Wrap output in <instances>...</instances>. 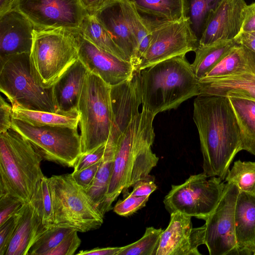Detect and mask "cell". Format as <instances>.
<instances>
[{
  "label": "cell",
  "mask_w": 255,
  "mask_h": 255,
  "mask_svg": "<svg viewBox=\"0 0 255 255\" xmlns=\"http://www.w3.org/2000/svg\"><path fill=\"white\" fill-rule=\"evenodd\" d=\"M12 118L34 126H59L77 128L80 114L77 110L65 112L53 113L21 108L14 105Z\"/></svg>",
  "instance_id": "obj_24"
},
{
  "label": "cell",
  "mask_w": 255,
  "mask_h": 255,
  "mask_svg": "<svg viewBox=\"0 0 255 255\" xmlns=\"http://www.w3.org/2000/svg\"><path fill=\"white\" fill-rule=\"evenodd\" d=\"M78 231L74 230L67 235L55 248L47 253V255H72L81 244Z\"/></svg>",
  "instance_id": "obj_38"
},
{
  "label": "cell",
  "mask_w": 255,
  "mask_h": 255,
  "mask_svg": "<svg viewBox=\"0 0 255 255\" xmlns=\"http://www.w3.org/2000/svg\"><path fill=\"white\" fill-rule=\"evenodd\" d=\"M101 160L82 170L73 171L71 173L75 182L84 191L87 190L92 184Z\"/></svg>",
  "instance_id": "obj_41"
},
{
  "label": "cell",
  "mask_w": 255,
  "mask_h": 255,
  "mask_svg": "<svg viewBox=\"0 0 255 255\" xmlns=\"http://www.w3.org/2000/svg\"><path fill=\"white\" fill-rule=\"evenodd\" d=\"M225 179L235 184L240 191L255 194V162L237 160Z\"/></svg>",
  "instance_id": "obj_33"
},
{
  "label": "cell",
  "mask_w": 255,
  "mask_h": 255,
  "mask_svg": "<svg viewBox=\"0 0 255 255\" xmlns=\"http://www.w3.org/2000/svg\"><path fill=\"white\" fill-rule=\"evenodd\" d=\"M142 17L150 21H174L186 17L185 0H129Z\"/></svg>",
  "instance_id": "obj_25"
},
{
  "label": "cell",
  "mask_w": 255,
  "mask_h": 255,
  "mask_svg": "<svg viewBox=\"0 0 255 255\" xmlns=\"http://www.w3.org/2000/svg\"><path fill=\"white\" fill-rule=\"evenodd\" d=\"M122 247L97 248L91 250L81 251L76 255H117Z\"/></svg>",
  "instance_id": "obj_46"
},
{
  "label": "cell",
  "mask_w": 255,
  "mask_h": 255,
  "mask_svg": "<svg viewBox=\"0 0 255 255\" xmlns=\"http://www.w3.org/2000/svg\"><path fill=\"white\" fill-rule=\"evenodd\" d=\"M236 43L255 52V31L241 32L234 39Z\"/></svg>",
  "instance_id": "obj_45"
},
{
  "label": "cell",
  "mask_w": 255,
  "mask_h": 255,
  "mask_svg": "<svg viewBox=\"0 0 255 255\" xmlns=\"http://www.w3.org/2000/svg\"><path fill=\"white\" fill-rule=\"evenodd\" d=\"M140 92L129 91L112 99L113 123L108 140L116 142L114 165L107 195L112 203L121 193L124 196L138 181L146 178L159 158L151 146L155 133V116L142 107Z\"/></svg>",
  "instance_id": "obj_1"
},
{
  "label": "cell",
  "mask_w": 255,
  "mask_h": 255,
  "mask_svg": "<svg viewBox=\"0 0 255 255\" xmlns=\"http://www.w3.org/2000/svg\"><path fill=\"white\" fill-rule=\"evenodd\" d=\"M132 187L133 189L129 194L137 196H150L157 187L153 177L150 175L138 181Z\"/></svg>",
  "instance_id": "obj_42"
},
{
  "label": "cell",
  "mask_w": 255,
  "mask_h": 255,
  "mask_svg": "<svg viewBox=\"0 0 255 255\" xmlns=\"http://www.w3.org/2000/svg\"><path fill=\"white\" fill-rule=\"evenodd\" d=\"M93 14L133 65L138 45L125 17L121 0H111Z\"/></svg>",
  "instance_id": "obj_18"
},
{
  "label": "cell",
  "mask_w": 255,
  "mask_h": 255,
  "mask_svg": "<svg viewBox=\"0 0 255 255\" xmlns=\"http://www.w3.org/2000/svg\"><path fill=\"white\" fill-rule=\"evenodd\" d=\"M24 203L8 194L0 195V226L13 216Z\"/></svg>",
  "instance_id": "obj_37"
},
{
  "label": "cell",
  "mask_w": 255,
  "mask_h": 255,
  "mask_svg": "<svg viewBox=\"0 0 255 255\" xmlns=\"http://www.w3.org/2000/svg\"><path fill=\"white\" fill-rule=\"evenodd\" d=\"M202 172L191 175L183 183L171 185L163 203L171 214L179 212L205 221L218 204L225 184L216 176L208 179Z\"/></svg>",
  "instance_id": "obj_10"
},
{
  "label": "cell",
  "mask_w": 255,
  "mask_h": 255,
  "mask_svg": "<svg viewBox=\"0 0 255 255\" xmlns=\"http://www.w3.org/2000/svg\"><path fill=\"white\" fill-rule=\"evenodd\" d=\"M254 255H255V252L254 253Z\"/></svg>",
  "instance_id": "obj_49"
},
{
  "label": "cell",
  "mask_w": 255,
  "mask_h": 255,
  "mask_svg": "<svg viewBox=\"0 0 255 255\" xmlns=\"http://www.w3.org/2000/svg\"><path fill=\"white\" fill-rule=\"evenodd\" d=\"M223 0H185L186 17L191 28L199 40L209 17Z\"/></svg>",
  "instance_id": "obj_31"
},
{
  "label": "cell",
  "mask_w": 255,
  "mask_h": 255,
  "mask_svg": "<svg viewBox=\"0 0 255 255\" xmlns=\"http://www.w3.org/2000/svg\"><path fill=\"white\" fill-rule=\"evenodd\" d=\"M48 179L53 205V227L84 233L101 226L104 216L92 204L71 173L53 175Z\"/></svg>",
  "instance_id": "obj_7"
},
{
  "label": "cell",
  "mask_w": 255,
  "mask_h": 255,
  "mask_svg": "<svg viewBox=\"0 0 255 255\" xmlns=\"http://www.w3.org/2000/svg\"><path fill=\"white\" fill-rule=\"evenodd\" d=\"M116 145L106 143V150L94 179L85 191L94 207L104 216L111 209L107 203V195L111 178Z\"/></svg>",
  "instance_id": "obj_22"
},
{
  "label": "cell",
  "mask_w": 255,
  "mask_h": 255,
  "mask_svg": "<svg viewBox=\"0 0 255 255\" xmlns=\"http://www.w3.org/2000/svg\"><path fill=\"white\" fill-rule=\"evenodd\" d=\"M89 72L79 59L53 86V98L58 112L77 110L79 99Z\"/></svg>",
  "instance_id": "obj_20"
},
{
  "label": "cell",
  "mask_w": 255,
  "mask_h": 255,
  "mask_svg": "<svg viewBox=\"0 0 255 255\" xmlns=\"http://www.w3.org/2000/svg\"><path fill=\"white\" fill-rule=\"evenodd\" d=\"M12 9L29 19L35 29L64 28L76 33L88 13L81 0H14Z\"/></svg>",
  "instance_id": "obj_12"
},
{
  "label": "cell",
  "mask_w": 255,
  "mask_h": 255,
  "mask_svg": "<svg viewBox=\"0 0 255 255\" xmlns=\"http://www.w3.org/2000/svg\"><path fill=\"white\" fill-rule=\"evenodd\" d=\"M74 230L56 227L48 229L32 245L27 255H47Z\"/></svg>",
  "instance_id": "obj_35"
},
{
  "label": "cell",
  "mask_w": 255,
  "mask_h": 255,
  "mask_svg": "<svg viewBox=\"0 0 255 255\" xmlns=\"http://www.w3.org/2000/svg\"><path fill=\"white\" fill-rule=\"evenodd\" d=\"M239 192L235 184L227 182L218 204L205 220V245L210 255H228L237 248L235 215Z\"/></svg>",
  "instance_id": "obj_13"
},
{
  "label": "cell",
  "mask_w": 255,
  "mask_h": 255,
  "mask_svg": "<svg viewBox=\"0 0 255 255\" xmlns=\"http://www.w3.org/2000/svg\"><path fill=\"white\" fill-rule=\"evenodd\" d=\"M30 53L11 57L0 66V90L12 106L25 109L58 113L53 87H42L34 76Z\"/></svg>",
  "instance_id": "obj_8"
},
{
  "label": "cell",
  "mask_w": 255,
  "mask_h": 255,
  "mask_svg": "<svg viewBox=\"0 0 255 255\" xmlns=\"http://www.w3.org/2000/svg\"><path fill=\"white\" fill-rule=\"evenodd\" d=\"M41 156L12 128L0 133V195L28 202L44 176Z\"/></svg>",
  "instance_id": "obj_4"
},
{
  "label": "cell",
  "mask_w": 255,
  "mask_h": 255,
  "mask_svg": "<svg viewBox=\"0 0 255 255\" xmlns=\"http://www.w3.org/2000/svg\"><path fill=\"white\" fill-rule=\"evenodd\" d=\"M111 86L89 72L79 99L82 153L106 143L113 123Z\"/></svg>",
  "instance_id": "obj_6"
},
{
  "label": "cell",
  "mask_w": 255,
  "mask_h": 255,
  "mask_svg": "<svg viewBox=\"0 0 255 255\" xmlns=\"http://www.w3.org/2000/svg\"><path fill=\"white\" fill-rule=\"evenodd\" d=\"M12 114V105L5 99L0 98V133L6 131L11 127Z\"/></svg>",
  "instance_id": "obj_43"
},
{
  "label": "cell",
  "mask_w": 255,
  "mask_h": 255,
  "mask_svg": "<svg viewBox=\"0 0 255 255\" xmlns=\"http://www.w3.org/2000/svg\"><path fill=\"white\" fill-rule=\"evenodd\" d=\"M14 0H0V16L12 9Z\"/></svg>",
  "instance_id": "obj_48"
},
{
  "label": "cell",
  "mask_w": 255,
  "mask_h": 255,
  "mask_svg": "<svg viewBox=\"0 0 255 255\" xmlns=\"http://www.w3.org/2000/svg\"><path fill=\"white\" fill-rule=\"evenodd\" d=\"M242 31H255V2L247 5L244 9Z\"/></svg>",
  "instance_id": "obj_44"
},
{
  "label": "cell",
  "mask_w": 255,
  "mask_h": 255,
  "mask_svg": "<svg viewBox=\"0 0 255 255\" xmlns=\"http://www.w3.org/2000/svg\"><path fill=\"white\" fill-rule=\"evenodd\" d=\"M11 128L28 140L43 159L73 167L82 154L78 127L34 126L12 118Z\"/></svg>",
  "instance_id": "obj_9"
},
{
  "label": "cell",
  "mask_w": 255,
  "mask_h": 255,
  "mask_svg": "<svg viewBox=\"0 0 255 255\" xmlns=\"http://www.w3.org/2000/svg\"><path fill=\"white\" fill-rule=\"evenodd\" d=\"M17 214L15 229L4 255H27L37 238L30 202L24 203Z\"/></svg>",
  "instance_id": "obj_23"
},
{
  "label": "cell",
  "mask_w": 255,
  "mask_h": 255,
  "mask_svg": "<svg viewBox=\"0 0 255 255\" xmlns=\"http://www.w3.org/2000/svg\"><path fill=\"white\" fill-rule=\"evenodd\" d=\"M121 0L125 17L138 45L137 53L133 64L135 70L149 45L150 31L147 23L134 4L129 0Z\"/></svg>",
  "instance_id": "obj_30"
},
{
  "label": "cell",
  "mask_w": 255,
  "mask_h": 255,
  "mask_svg": "<svg viewBox=\"0 0 255 255\" xmlns=\"http://www.w3.org/2000/svg\"><path fill=\"white\" fill-rule=\"evenodd\" d=\"M17 212L0 226V255H4L13 236L17 222Z\"/></svg>",
  "instance_id": "obj_40"
},
{
  "label": "cell",
  "mask_w": 255,
  "mask_h": 255,
  "mask_svg": "<svg viewBox=\"0 0 255 255\" xmlns=\"http://www.w3.org/2000/svg\"><path fill=\"white\" fill-rule=\"evenodd\" d=\"M228 98L240 128L241 149L255 155V101Z\"/></svg>",
  "instance_id": "obj_27"
},
{
  "label": "cell",
  "mask_w": 255,
  "mask_h": 255,
  "mask_svg": "<svg viewBox=\"0 0 255 255\" xmlns=\"http://www.w3.org/2000/svg\"><path fill=\"white\" fill-rule=\"evenodd\" d=\"M139 75L142 107L155 116L199 95V80L185 55L142 69Z\"/></svg>",
  "instance_id": "obj_3"
},
{
  "label": "cell",
  "mask_w": 255,
  "mask_h": 255,
  "mask_svg": "<svg viewBox=\"0 0 255 255\" xmlns=\"http://www.w3.org/2000/svg\"><path fill=\"white\" fill-rule=\"evenodd\" d=\"M79 33L64 28L34 29L30 60L42 87H52L79 59Z\"/></svg>",
  "instance_id": "obj_5"
},
{
  "label": "cell",
  "mask_w": 255,
  "mask_h": 255,
  "mask_svg": "<svg viewBox=\"0 0 255 255\" xmlns=\"http://www.w3.org/2000/svg\"><path fill=\"white\" fill-rule=\"evenodd\" d=\"M144 19L150 29V39L135 71H140L167 59L195 52L198 48L199 40L188 17L162 21Z\"/></svg>",
  "instance_id": "obj_11"
},
{
  "label": "cell",
  "mask_w": 255,
  "mask_h": 255,
  "mask_svg": "<svg viewBox=\"0 0 255 255\" xmlns=\"http://www.w3.org/2000/svg\"><path fill=\"white\" fill-rule=\"evenodd\" d=\"M29 202L44 226L47 229L53 227V205L48 179L46 176H44L40 181Z\"/></svg>",
  "instance_id": "obj_32"
},
{
  "label": "cell",
  "mask_w": 255,
  "mask_h": 255,
  "mask_svg": "<svg viewBox=\"0 0 255 255\" xmlns=\"http://www.w3.org/2000/svg\"><path fill=\"white\" fill-rule=\"evenodd\" d=\"M191 217L179 212L170 214L156 255H201L198 247L205 244L206 227L193 228Z\"/></svg>",
  "instance_id": "obj_14"
},
{
  "label": "cell",
  "mask_w": 255,
  "mask_h": 255,
  "mask_svg": "<svg viewBox=\"0 0 255 255\" xmlns=\"http://www.w3.org/2000/svg\"><path fill=\"white\" fill-rule=\"evenodd\" d=\"M199 95L237 97L255 101V66L241 74L199 80Z\"/></svg>",
  "instance_id": "obj_19"
},
{
  "label": "cell",
  "mask_w": 255,
  "mask_h": 255,
  "mask_svg": "<svg viewBox=\"0 0 255 255\" xmlns=\"http://www.w3.org/2000/svg\"><path fill=\"white\" fill-rule=\"evenodd\" d=\"M126 196L124 200H119L113 208L115 213L123 217L131 216L144 207L149 197V196L131 195L129 193Z\"/></svg>",
  "instance_id": "obj_36"
},
{
  "label": "cell",
  "mask_w": 255,
  "mask_h": 255,
  "mask_svg": "<svg viewBox=\"0 0 255 255\" xmlns=\"http://www.w3.org/2000/svg\"><path fill=\"white\" fill-rule=\"evenodd\" d=\"M106 143L101 145L90 152L82 153L75 163L74 171L82 170L102 160L106 150Z\"/></svg>",
  "instance_id": "obj_39"
},
{
  "label": "cell",
  "mask_w": 255,
  "mask_h": 255,
  "mask_svg": "<svg viewBox=\"0 0 255 255\" xmlns=\"http://www.w3.org/2000/svg\"><path fill=\"white\" fill-rule=\"evenodd\" d=\"M34 26L19 11L11 9L0 16V63L11 57L30 53Z\"/></svg>",
  "instance_id": "obj_16"
},
{
  "label": "cell",
  "mask_w": 255,
  "mask_h": 255,
  "mask_svg": "<svg viewBox=\"0 0 255 255\" xmlns=\"http://www.w3.org/2000/svg\"><path fill=\"white\" fill-rule=\"evenodd\" d=\"M82 4L89 14H94L111 0H81Z\"/></svg>",
  "instance_id": "obj_47"
},
{
  "label": "cell",
  "mask_w": 255,
  "mask_h": 255,
  "mask_svg": "<svg viewBox=\"0 0 255 255\" xmlns=\"http://www.w3.org/2000/svg\"><path fill=\"white\" fill-rule=\"evenodd\" d=\"M237 248L255 250V194L240 191L235 208Z\"/></svg>",
  "instance_id": "obj_21"
},
{
  "label": "cell",
  "mask_w": 255,
  "mask_h": 255,
  "mask_svg": "<svg viewBox=\"0 0 255 255\" xmlns=\"http://www.w3.org/2000/svg\"><path fill=\"white\" fill-rule=\"evenodd\" d=\"M163 231L161 228L147 227L140 239L122 247L117 255H156Z\"/></svg>",
  "instance_id": "obj_34"
},
{
  "label": "cell",
  "mask_w": 255,
  "mask_h": 255,
  "mask_svg": "<svg viewBox=\"0 0 255 255\" xmlns=\"http://www.w3.org/2000/svg\"><path fill=\"white\" fill-rule=\"evenodd\" d=\"M247 5L244 0H223L209 17L199 46L234 39L241 32Z\"/></svg>",
  "instance_id": "obj_17"
},
{
  "label": "cell",
  "mask_w": 255,
  "mask_h": 255,
  "mask_svg": "<svg viewBox=\"0 0 255 255\" xmlns=\"http://www.w3.org/2000/svg\"><path fill=\"white\" fill-rule=\"evenodd\" d=\"M255 66V52L237 44L204 77L219 78L241 74L252 71Z\"/></svg>",
  "instance_id": "obj_26"
},
{
  "label": "cell",
  "mask_w": 255,
  "mask_h": 255,
  "mask_svg": "<svg viewBox=\"0 0 255 255\" xmlns=\"http://www.w3.org/2000/svg\"><path fill=\"white\" fill-rule=\"evenodd\" d=\"M238 44L235 39L219 40L195 51V58L191 64L192 71L198 80L205 76L228 53Z\"/></svg>",
  "instance_id": "obj_28"
},
{
  "label": "cell",
  "mask_w": 255,
  "mask_h": 255,
  "mask_svg": "<svg viewBox=\"0 0 255 255\" xmlns=\"http://www.w3.org/2000/svg\"><path fill=\"white\" fill-rule=\"evenodd\" d=\"M80 32L84 38L98 48L128 61L124 53L115 43L107 30L94 14L88 13L86 15Z\"/></svg>",
  "instance_id": "obj_29"
},
{
  "label": "cell",
  "mask_w": 255,
  "mask_h": 255,
  "mask_svg": "<svg viewBox=\"0 0 255 255\" xmlns=\"http://www.w3.org/2000/svg\"><path fill=\"white\" fill-rule=\"evenodd\" d=\"M193 119L197 128L208 177L225 179L234 158L241 149V134L228 97L198 95L194 101Z\"/></svg>",
  "instance_id": "obj_2"
},
{
  "label": "cell",
  "mask_w": 255,
  "mask_h": 255,
  "mask_svg": "<svg viewBox=\"0 0 255 255\" xmlns=\"http://www.w3.org/2000/svg\"><path fill=\"white\" fill-rule=\"evenodd\" d=\"M79 59L90 72L112 86L130 79L135 69L129 62L98 48L82 35H78Z\"/></svg>",
  "instance_id": "obj_15"
}]
</instances>
